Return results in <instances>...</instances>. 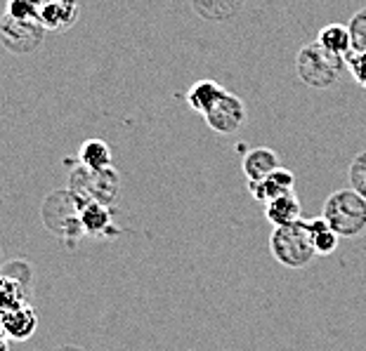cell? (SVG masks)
<instances>
[{
    "instance_id": "15",
    "label": "cell",
    "mask_w": 366,
    "mask_h": 351,
    "mask_svg": "<svg viewBox=\"0 0 366 351\" xmlns=\"http://www.w3.org/2000/svg\"><path fill=\"white\" fill-rule=\"evenodd\" d=\"M29 280L10 276L5 269H0V311L17 309L29 304Z\"/></svg>"
},
{
    "instance_id": "24",
    "label": "cell",
    "mask_w": 366,
    "mask_h": 351,
    "mask_svg": "<svg viewBox=\"0 0 366 351\" xmlns=\"http://www.w3.org/2000/svg\"><path fill=\"white\" fill-rule=\"evenodd\" d=\"M0 351H10V345H7V337H0Z\"/></svg>"
},
{
    "instance_id": "25",
    "label": "cell",
    "mask_w": 366,
    "mask_h": 351,
    "mask_svg": "<svg viewBox=\"0 0 366 351\" xmlns=\"http://www.w3.org/2000/svg\"><path fill=\"white\" fill-rule=\"evenodd\" d=\"M0 337H5V325H3V314H0Z\"/></svg>"
},
{
    "instance_id": "7",
    "label": "cell",
    "mask_w": 366,
    "mask_h": 351,
    "mask_svg": "<svg viewBox=\"0 0 366 351\" xmlns=\"http://www.w3.org/2000/svg\"><path fill=\"white\" fill-rule=\"evenodd\" d=\"M204 118L208 123V128L217 132V135H234L246 123L248 113H246V104L241 101V97L232 95V92H224V95L204 113Z\"/></svg>"
},
{
    "instance_id": "8",
    "label": "cell",
    "mask_w": 366,
    "mask_h": 351,
    "mask_svg": "<svg viewBox=\"0 0 366 351\" xmlns=\"http://www.w3.org/2000/svg\"><path fill=\"white\" fill-rule=\"evenodd\" d=\"M36 19L45 31H69L79 21V0H36Z\"/></svg>"
},
{
    "instance_id": "9",
    "label": "cell",
    "mask_w": 366,
    "mask_h": 351,
    "mask_svg": "<svg viewBox=\"0 0 366 351\" xmlns=\"http://www.w3.org/2000/svg\"><path fill=\"white\" fill-rule=\"evenodd\" d=\"M293 191H295V175L286 168H277L274 173L258 179V182H248V193L258 203H262V205Z\"/></svg>"
},
{
    "instance_id": "4",
    "label": "cell",
    "mask_w": 366,
    "mask_h": 351,
    "mask_svg": "<svg viewBox=\"0 0 366 351\" xmlns=\"http://www.w3.org/2000/svg\"><path fill=\"white\" fill-rule=\"evenodd\" d=\"M69 189L83 200H97L114 208V203L121 196V175L114 168L90 170L76 166L69 175Z\"/></svg>"
},
{
    "instance_id": "20",
    "label": "cell",
    "mask_w": 366,
    "mask_h": 351,
    "mask_svg": "<svg viewBox=\"0 0 366 351\" xmlns=\"http://www.w3.org/2000/svg\"><path fill=\"white\" fill-rule=\"evenodd\" d=\"M347 177H350V189H355L360 196L366 198V149L352 158Z\"/></svg>"
},
{
    "instance_id": "23",
    "label": "cell",
    "mask_w": 366,
    "mask_h": 351,
    "mask_svg": "<svg viewBox=\"0 0 366 351\" xmlns=\"http://www.w3.org/2000/svg\"><path fill=\"white\" fill-rule=\"evenodd\" d=\"M5 14H10L14 19H36V0H7L5 3Z\"/></svg>"
},
{
    "instance_id": "12",
    "label": "cell",
    "mask_w": 366,
    "mask_h": 351,
    "mask_svg": "<svg viewBox=\"0 0 366 351\" xmlns=\"http://www.w3.org/2000/svg\"><path fill=\"white\" fill-rule=\"evenodd\" d=\"M81 222H83V231L88 236H107L114 229L112 208L97 200H85L81 210Z\"/></svg>"
},
{
    "instance_id": "11",
    "label": "cell",
    "mask_w": 366,
    "mask_h": 351,
    "mask_svg": "<svg viewBox=\"0 0 366 351\" xmlns=\"http://www.w3.org/2000/svg\"><path fill=\"white\" fill-rule=\"evenodd\" d=\"M264 217L272 226H286L302 220V210H300V200L293 193H284L274 200L264 203Z\"/></svg>"
},
{
    "instance_id": "1",
    "label": "cell",
    "mask_w": 366,
    "mask_h": 351,
    "mask_svg": "<svg viewBox=\"0 0 366 351\" xmlns=\"http://www.w3.org/2000/svg\"><path fill=\"white\" fill-rule=\"evenodd\" d=\"M83 198L69 189L52 191L43 203V224L52 236L61 240H79L85 236L83 222H81V210H83Z\"/></svg>"
},
{
    "instance_id": "19",
    "label": "cell",
    "mask_w": 366,
    "mask_h": 351,
    "mask_svg": "<svg viewBox=\"0 0 366 351\" xmlns=\"http://www.w3.org/2000/svg\"><path fill=\"white\" fill-rule=\"evenodd\" d=\"M79 161L83 168H90V170H104V168H112V149L109 144L102 142V139H88L83 142L81 151H79Z\"/></svg>"
},
{
    "instance_id": "18",
    "label": "cell",
    "mask_w": 366,
    "mask_h": 351,
    "mask_svg": "<svg viewBox=\"0 0 366 351\" xmlns=\"http://www.w3.org/2000/svg\"><path fill=\"white\" fill-rule=\"evenodd\" d=\"M307 229L310 236H312V245L317 255H333L340 243V236L331 229V224L322 217H315V220H307Z\"/></svg>"
},
{
    "instance_id": "10",
    "label": "cell",
    "mask_w": 366,
    "mask_h": 351,
    "mask_svg": "<svg viewBox=\"0 0 366 351\" xmlns=\"http://www.w3.org/2000/svg\"><path fill=\"white\" fill-rule=\"evenodd\" d=\"M277 168H282V161H279V153L272 151L269 146L251 149L244 156V163H241V170H244L248 182H258V179L274 173Z\"/></svg>"
},
{
    "instance_id": "14",
    "label": "cell",
    "mask_w": 366,
    "mask_h": 351,
    "mask_svg": "<svg viewBox=\"0 0 366 351\" xmlns=\"http://www.w3.org/2000/svg\"><path fill=\"white\" fill-rule=\"evenodd\" d=\"M317 45L322 50H326L331 57H338L345 61L347 54L352 52V36H350V29L342 24H329L319 31L317 36Z\"/></svg>"
},
{
    "instance_id": "17",
    "label": "cell",
    "mask_w": 366,
    "mask_h": 351,
    "mask_svg": "<svg viewBox=\"0 0 366 351\" xmlns=\"http://www.w3.org/2000/svg\"><path fill=\"white\" fill-rule=\"evenodd\" d=\"M246 0H192V7L199 17L208 21H227L237 17Z\"/></svg>"
},
{
    "instance_id": "3",
    "label": "cell",
    "mask_w": 366,
    "mask_h": 351,
    "mask_svg": "<svg viewBox=\"0 0 366 351\" xmlns=\"http://www.w3.org/2000/svg\"><path fill=\"white\" fill-rule=\"evenodd\" d=\"M269 250L279 264L288 269H302L315 260V245L307 222L298 220L286 226H274L269 236Z\"/></svg>"
},
{
    "instance_id": "21",
    "label": "cell",
    "mask_w": 366,
    "mask_h": 351,
    "mask_svg": "<svg viewBox=\"0 0 366 351\" xmlns=\"http://www.w3.org/2000/svg\"><path fill=\"white\" fill-rule=\"evenodd\" d=\"M345 64L350 68V76H352V81L360 85V88L366 90V52L364 50H352L347 54Z\"/></svg>"
},
{
    "instance_id": "16",
    "label": "cell",
    "mask_w": 366,
    "mask_h": 351,
    "mask_svg": "<svg viewBox=\"0 0 366 351\" xmlns=\"http://www.w3.org/2000/svg\"><path fill=\"white\" fill-rule=\"evenodd\" d=\"M224 90L220 83H215V81H199V83H194L189 90H187V104H189L192 111H197L204 116L210 106L215 104L217 99H220L224 95Z\"/></svg>"
},
{
    "instance_id": "22",
    "label": "cell",
    "mask_w": 366,
    "mask_h": 351,
    "mask_svg": "<svg viewBox=\"0 0 366 351\" xmlns=\"http://www.w3.org/2000/svg\"><path fill=\"white\" fill-rule=\"evenodd\" d=\"M350 36H352V50H364L366 52V7L350 19Z\"/></svg>"
},
{
    "instance_id": "6",
    "label": "cell",
    "mask_w": 366,
    "mask_h": 351,
    "mask_svg": "<svg viewBox=\"0 0 366 351\" xmlns=\"http://www.w3.org/2000/svg\"><path fill=\"white\" fill-rule=\"evenodd\" d=\"M45 29L38 21L14 19L10 14L0 17V43L12 54H31L43 45Z\"/></svg>"
},
{
    "instance_id": "5",
    "label": "cell",
    "mask_w": 366,
    "mask_h": 351,
    "mask_svg": "<svg viewBox=\"0 0 366 351\" xmlns=\"http://www.w3.org/2000/svg\"><path fill=\"white\" fill-rule=\"evenodd\" d=\"M342 64H345V61L338 57H331V54L319 48L315 41L305 45V48H300L298 57H295V73H298V78L307 88L326 90L338 83Z\"/></svg>"
},
{
    "instance_id": "2",
    "label": "cell",
    "mask_w": 366,
    "mask_h": 351,
    "mask_svg": "<svg viewBox=\"0 0 366 351\" xmlns=\"http://www.w3.org/2000/svg\"><path fill=\"white\" fill-rule=\"evenodd\" d=\"M324 220L340 238H357L366 231V198L355 189L333 191L324 203Z\"/></svg>"
},
{
    "instance_id": "13",
    "label": "cell",
    "mask_w": 366,
    "mask_h": 351,
    "mask_svg": "<svg viewBox=\"0 0 366 351\" xmlns=\"http://www.w3.org/2000/svg\"><path fill=\"white\" fill-rule=\"evenodd\" d=\"M3 314V325H5V337L12 340H29L36 330V311L31 309V304L17 309L0 311Z\"/></svg>"
}]
</instances>
